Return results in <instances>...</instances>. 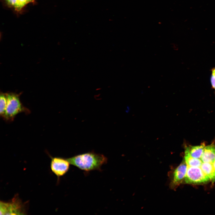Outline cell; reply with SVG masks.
Returning a JSON list of instances; mask_svg holds the SVG:
<instances>
[{
    "label": "cell",
    "instance_id": "cell-10",
    "mask_svg": "<svg viewBox=\"0 0 215 215\" xmlns=\"http://www.w3.org/2000/svg\"><path fill=\"white\" fill-rule=\"evenodd\" d=\"M184 161L188 166L192 167H200L202 162L201 159L194 158L185 150Z\"/></svg>",
    "mask_w": 215,
    "mask_h": 215
},
{
    "label": "cell",
    "instance_id": "cell-9",
    "mask_svg": "<svg viewBox=\"0 0 215 215\" xmlns=\"http://www.w3.org/2000/svg\"><path fill=\"white\" fill-rule=\"evenodd\" d=\"M204 174L207 176L212 183L215 181V170L213 163L203 162L200 167Z\"/></svg>",
    "mask_w": 215,
    "mask_h": 215
},
{
    "label": "cell",
    "instance_id": "cell-2",
    "mask_svg": "<svg viewBox=\"0 0 215 215\" xmlns=\"http://www.w3.org/2000/svg\"><path fill=\"white\" fill-rule=\"evenodd\" d=\"M7 104L5 113L3 118L8 122L12 121L15 116L20 113H30V110L24 107L20 102L19 95L14 93H7Z\"/></svg>",
    "mask_w": 215,
    "mask_h": 215
},
{
    "label": "cell",
    "instance_id": "cell-14",
    "mask_svg": "<svg viewBox=\"0 0 215 215\" xmlns=\"http://www.w3.org/2000/svg\"><path fill=\"white\" fill-rule=\"evenodd\" d=\"M11 5L16 7L17 5V0H7Z\"/></svg>",
    "mask_w": 215,
    "mask_h": 215
},
{
    "label": "cell",
    "instance_id": "cell-1",
    "mask_svg": "<svg viewBox=\"0 0 215 215\" xmlns=\"http://www.w3.org/2000/svg\"><path fill=\"white\" fill-rule=\"evenodd\" d=\"M70 165L82 171L89 172L100 171L107 162V158L103 154L93 152L76 155L67 159Z\"/></svg>",
    "mask_w": 215,
    "mask_h": 215
},
{
    "label": "cell",
    "instance_id": "cell-16",
    "mask_svg": "<svg viewBox=\"0 0 215 215\" xmlns=\"http://www.w3.org/2000/svg\"><path fill=\"white\" fill-rule=\"evenodd\" d=\"M30 0V1H31L32 0Z\"/></svg>",
    "mask_w": 215,
    "mask_h": 215
},
{
    "label": "cell",
    "instance_id": "cell-13",
    "mask_svg": "<svg viewBox=\"0 0 215 215\" xmlns=\"http://www.w3.org/2000/svg\"><path fill=\"white\" fill-rule=\"evenodd\" d=\"M211 81L213 88L215 89V67L212 70Z\"/></svg>",
    "mask_w": 215,
    "mask_h": 215
},
{
    "label": "cell",
    "instance_id": "cell-3",
    "mask_svg": "<svg viewBox=\"0 0 215 215\" xmlns=\"http://www.w3.org/2000/svg\"><path fill=\"white\" fill-rule=\"evenodd\" d=\"M26 206L16 194L9 201H0V214H25Z\"/></svg>",
    "mask_w": 215,
    "mask_h": 215
},
{
    "label": "cell",
    "instance_id": "cell-5",
    "mask_svg": "<svg viewBox=\"0 0 215 215\" xmlns=\"http://www.w3.org/2000/svg\"><path fill=\"white\" fill-rule=\"evenodd\" d=\"M70 164L67 159L60 157L51 158L50 168L58 177L65 175L68 171Z\"/></svg>",
    "mask_w": 215,
    "mask_h": 215
},
{
    "label": "cell",
    "instance_id": "cell-11",
    "mask_svg": "<svg viewBox=\"0 0 215 215\" xmlns=\"http://www.w3.org/2000/svg\"><path fill=\"white\" fill-rule=\"evenodd\" d=\"M7 96L6 93H1L0 95V114L3 118L5 112L7 104Z\"/></svg>",
    "mask_w": 215,
    "mask_h": 215
},
{
    "label": "cell",
    "instance_id": "cell-8",
    "mask_svg": "<svg viewBox=\"0 0 215 215\" xmlns=\"http://www.w3.org/2000/svg\"><path fill=\"white\" fill-rule=\"evenodd\" d=\"M205 146L204 143L199 145L189 146L186 147L185 150L192 157L200 159Z\"/></svg>",
    "mask_w": 215,
    "mask_h": 215
},
{
    "label": "cell",
    "instance_id": "cell-4",
    "mask_svg": "<svg viewBox=\"0 0 215 215\" xmlns=\"http://www.w3.org/2000/svg\"><path fill=\"white\" fill-rule=\"evenodd\" d=\"M200 167L188 166L184 180L185 183L199 184L205 183L210 180Z\"/></svg>",
    "mask_w": 215,
    "mask_h": 215
},
{
    "label": "cell",
    "instance_id": "cell-15",
    "mask_svg": "<svg viewBox=\"0 0 215 215\" xmlns=\"http://www.w3.org/2000/svg\"><path fill=\"white\" fill-rule=\"evenodd\" d=\"M213 165L214 168V169L215 170V161H214V162L213 163Z\"/></svg>",
    "mask_w": 215,
    "mask_h": 215
},
{
    "label": "cell",
    "instance_id": "cell-12",
    "mask_svg": "<svg viewBox=\"0 0 215 215\" xmlns=\"http://www.w3.org/2000/svg\"><path fill=\"white\" fill-rule=\"evenodd\" d=\"M31 1L30 0H17V5L16 8H21L27 3Z\"/></svg>",
    "mask_w": 215,
    "mask_h": 215
},
{
    "label": "cell",
    "instance_id": "cell-6",
    "mask_svg": "<svg viewBox=\"0 0 215 215\" xmlns=\"http://www.w3.org/2000/svg\"><path fill=\"white\" fill-rule=\"evenodd\" d=\"M187 168V165L183 160L174 170L170 184L171 188H175L184 181Z\"/></svg>",
    "mask_w": 215,
    "mask_h": 215
},
{
    "label": "cell",
    "instance_id": "cell-7",
    "mask_svg": "<svg viewBox=\"0 0 215 215\" xmlns=\"http://www.w3.org/2000/svg\"><path fill=\"white\" fill-rule=\"evenodd\" d=\"M200 159L203 162L213 163L215 161V145L214 144L205 146Z\"/></svg>",
    "mask_w": 215,
    "mask_h": 215
}]
</instances>
